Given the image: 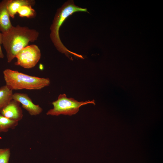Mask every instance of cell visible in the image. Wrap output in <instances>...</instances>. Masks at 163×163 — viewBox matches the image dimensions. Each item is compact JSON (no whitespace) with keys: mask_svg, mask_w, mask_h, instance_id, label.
<instances>
[{"mask_svg":"<svg viewBox=\"0 0 163 163\" xmlns=\"http://www.w3.org/2000/svg\"><path fill=\"white\" fill-rule=\"evenodd\" d=\"M39 35V33L35 29L19 25L13 26L8 31L2 33V44L6 51L7 62H11L29 42L36 40Z\"/></svg>","mask_w":163,"mask_h":163,"instance_id":"1","label":"cell"},{"mask_svg":"<svg viewBox=\"0 0 163 163\" xmlns=\"http://www.w3.org/2000/svg\"><path fill=\"white\" fill-rule=\"evenodd\" d=\"M87 12L86 8H82L76 5L73 0L66 2L58 9L50 28V39L55 46L59 52L64 53L68 57L71 54L79 58L83 59V56L69 50L62 44L60 38L59 29L66 19L69 15L76 12Z\"/></svg>","mask_w":163,"mask_h":163,"instance_id":"2","label":"cell"},{"mask_svg":"<svg viewBox=\"0 0 163 163\" xmlns=\"http://www.w3.org/2000/svg\"><path fill=\"white\" fill-rule=\"evenodd\" d=\"M3 73L6 85L12 91L40 90L50 84L49 78L31 76L10 69H5Z\"/></svg>","mask_w":163,"mask_h":163,"instance_id":"3","label":"cell"},{"mask_svg":"<svg viewBox=\"0 0 163 163\" xmlns=\"http://www.w3.org/2000/svg\"><path fill=\"white\" fill-rule=\"evenodd\" d=\"M53 109L49 110L47 115L58 116L60 115L72 116L75 114L80 107L88 104H95L94 100L85 101H78L73 98H68L65 94H60L57 100L52 103Z\"/></svg>","mask_w":163,"mask_h":163,"instance_id":"4","label":"cell"},{"mask_svg":"<svg viewBox=\"0 0 163 163\" xmlns=\"http://www.w3.org/2000/svg\"><path fill=\"white\" fill-rule=\"evenodd\" d=\"M40 50L35 44L28 45L21 50L17 54L15 65L27 69L34 67L41 57Z\"/></svg>","mask_w":163,"mask_h":163,"instance_id":"5","label":"cell"},{"mask_svg":"<svg viewBox=\"0 0 163 163\" xmlns=\"http://www.w3.org/2000/svg\"><path fill=\"white\" fill-rule=\"evenodd\" d=\"M12 97L13 99L21 104L22 107L31 116L39 115L43 111L42 108L39 105L34 104L26 93H15Z\"/></svg>","mask_w":163,"mask_h":163,"instance_id":"6","label":"cell"},{"mask_svg":"<svg viewBox=\"0 0 163 163\" xmlns=\"http://www.w3.org/2000/svg\"><path fill=\"white\" fill-rule=\"evenodd\" d=\"M20 104L12 99L0 111L1 114L10 120L18 122L23 117V111L20 106Z\"/></svg>","mask_w":163,"mask_h":163,"instance_id":"7","label":"cell"},{"mask_svg":"<svg viewBox=\"0 0 163 163\" xmlns=\"http://www.w3.org/2000/svg\"><path fill=\"white\" fill-rule=\"evenodd\" d=\"M8 1V0H3L0 2V31L2 34L8 31L13 26L7 9Z\"/></svg>","mask_w":163,"mask_h":163,"instance_id":"8","label":"cell"},{"mask_svg":"<svg viewBox=\"0 0 163 163\" xmlns=\"http://www.w3.org/2000/svg\"><path fill=\"white\" fill-rule=\"evenodd\" d=\"M35 3L34 0H8L7 8L10 17L14 18L21 7L24 5L32 6Z\"/></svg>","mask_w":163,"mask_h":163,"instance_id":"9","label":"cell"},{"mask_svg":"<svg viewBox=\"0 0 163 163\" xmlns=\"http://www.w3.org/2000/svg\"><path fill=\"white\" fill-rule=\"evenodd\" d=\"M13 94L6 85L0 87V111L13 99Z\"/></svg>","mask_w":163,"mask_h":163,"instance_id":"10","label":"cell"},{"mask_svg":"<svg viewBox=\"0 0 163 163\" xmlns=\"http://www.w3.org/2000/svg\"><path fill=\"white\" fill-rule=\"evenodd\" d=\"M18 122L10 120L0 114V133L6 132L9 129H14Z\"/></svg>","mask_w":163,"mask_h":163,"instance_id":"11","label":"cell"},{"mask_svg":"<svg viewBox=\"0 0 163 163\" xmlns=\"http://www.w3.org/2000/svg\"><path fill=\"white\" fill-rule=\"evenodd\" d=\"M17 13L20 17H26L28 18H34L37 15L35 10L30 5H24L21 7Z\"/></svg>","mask_w":163,"mask_h":163,"instance_id":"12","label":"cell"},{"mask_svg":"<svg viewBox=\"0 0 163 163\" xmlns=\"http://www.w3.org/2000/svg\"><path fill=\"white\" fill-rule=\"evenodd\" d=\"M10 155L9 149H0V163H8Z\"/></svg>","mask_w":163,"mask_h":163,"instance_id":"13","label":"cell"},{"mask_svg":"<svg viewBox=\"0 0 163 163\" xmlns=\"http://www.w3.org/2000/svg\"><path fill=\"white\" fill-rule=\"evenodd\" d=\"M2 33L0 32V59H3L4 56L2 49L1 45L2 44Z\"/></svg>","mask_w":163,"mask_h":163,"instance_id":"14","label":"cell"}]
</instances>
